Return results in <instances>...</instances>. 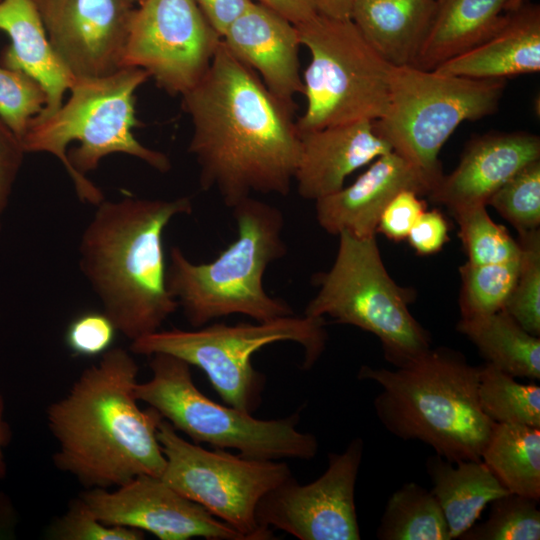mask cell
I'll use <instances>...</instances> for the list:
<instances>
[{"label":"cell","mask_w":540,"mask_h":540,"mask_svg":"<svg viewBox=\"0 0 540 540\" xmlns=\"http://www.w3.org/2000/svg\"><path fill=\"white\" fill-rule=\"evenodd\" d=\"M376 536L380 540H451L436 498L415 482L405 483L390 496Z\"/></svg>","instance_id":"28"},{"label":"cell","mask_w":540,"mask_h":540,"mask_svg":"<svg viewBox=\"0 0 540 540\" xmlns=\"http://www.w3.org/2000/svg\"><path fill=\"white\" fill-rule=\"evenodd\" d=\"M207 21L222 37L229 25L237 19L254 0H194Z\"/></svg>","instance_id":"41"},{"label":"cell","mask_w":540,"mask_h":540,"mask_svg":"<svg viewBox=\"0 0 540 540\" xmlns=\"http://www.w3.org/2000/svg\"><path fill=\"white\" fill-rule=\"evenodd\" d=\"M4 399L0 394V479L6 474V464L4 461V448L7 446L11 439V430L8 423L4 420ZM11 518L10 507L7 505L2 497H0V527L9 522Z\"/></svg>","instance_id":"43"},{"label":"cell","mask_w":540,"mask_h":540,"mask_svg":"<svg viewBox=\"0 0 540 540\" xmlns=\"http://www.w3.org/2000/svg\"><path fill=\"white\" fill-rule=\"evenodd\" d=\"M227 49L252 69L280 100L295 108L303 93L297 26L269 7L253 1L221 37Z\"/></svg>","instance_id":"18"},{"label":"cell","mask_w":540,"mask_h":540,"mask_svg":"<svg viewBox=\"0 0 540 540\" xmlns=\"http://www.w3.org/2000/svg\"><path fill=\"white\" fill-rule=\"evenodd\" d=\"M117 332L113 321L104 312L87 311L69 323L65 343L75 356H98L111 348Z\"/></svg>","instance_id":"37"},{"label":"cell","mask_w":540,"mask_h":540,"mask_svg":"<svg viewBox=\"0 0 540 540\" xmlns=\"http://www.w3.org/2000/svg\"><path fill=\"white\" fill-rule=\"evenodd\" d=\"M181 97L202 190L216 191L230 208L253 193L288 195L300 153L295 108L222 41L205 75Z\"/></svg>","instance_id":"1"},{"label":"cell","mask_w":540,"mask_h":540,"mask_svg":"<svg viewBox=\"0 0 540 540\" xmlns=\"http://www.w3.org/2000/svg\"><path fill=\"white\" fill-rule=\"evenodd\" d=\"M149 357L152 376L135 384V398L154 408L193 443L234 449L244 457L260 460L315 457L318 441L313 434L297 429L298 413L281 419H257L205 396L195 386L191 366L184 360L166 353Z\"/></svg>","instance_id":"8"},{"label":"cell","mask_w":540,"mask_h":540,"mask_svg":"<svg viewBox=\"0 0 540 540\" xmlns=\"http://www.w3.org/2000/svg\"><path fill=\"white\" fill-rule=\"evenodd\" d=\"M479 370L460 352L439 347L394 370L362 366L358 378L381 387L374 410L389 433L455 463L481 460L495 425L480 408Z\"/></svg>","instance_id":"4"},{"label":"cell","mask_w":540,"mask_h":540,"mask_svg":"<svg viewBox=\"0 0 540 540\" xmlns=\"http://www.w3.org/2000/svg\"><path fill=\"white\" fill-rule=\"evenodd\" d=\"M149 78L136 67H123L103 77H74L68 101L50 116L30 122L21 140L25 152L54 155L69 175L78 199L93 206L105 198L86 174L110 154H127L161 173L168 172V156L144 146L133 135L140 125L135 92Z\"/></svg>","instance_id":"6"},{"label":"cell","mask_w":540,"mask_h":540,"mask_svg":"<svg viewBox=\"0 0 540 540\" xmlns=\"http://www.w3.org/2000/svg\"><path fill=\"white\" fill-rule=\"evenodd\" d=\"M319 13L324 15L346 19L351 16L353 0H315Z\"/></svg>","instance_id":"44"},{"label":"cell","mask_w":540,"mask_h":540,"mask_svg":"<svg viewBox=\"0 0 540 540\" xmlns=\"http://www.w3.org/2000/svg\"><path fill=\"white\" fill-rule=\"evenodd\" d=\"M324 326V317L293 314L256 323H215L192 330L160 329L132 341L130 352L178 357L200 368L226 404L252 413L261 401L264 385L263 375L252 365V355L264 346L291 341L303 348V368L309 369L325 349Z\"/></svg>","instance_id":"7"},{"label":"cell","mask_w":540,"mask_h":540,"mask_svg":"<svg viewBox=\"0 0 540 540\" xmlns=\"http://www.w3.org/2000/svg\"><path fill=\"white\" fill-rule=\"evenodd\" d=\"M50 44L76 78L123 68L133 0H32Z\"/></svg>","instance_id":"16"},{"label":"cell","mask_w":540,"mask_h":540,"mask_svg":"<svg viewBox=\"0 0 540 540\" xmlns=\"http://www.w3.org/2000/svg\"><path fill=\"white\" fill-rule=\"evenodd\" d=\"M192 211L189 196L104 199L82 232L80 271L131 342L160 330L178 310L166 286L162 237L175 217Z\"/></svg>","instance_id":"3"},{"label":"cell","mask_w":540,"mask_h":540,"mask_svg":"<svg viewBox=\"0 0 540 540\" xmlns=\"http://www.w3.org/2000/svg\"><path fill=\"white\" fill-rule=\"evenodd\" d=\"M508 2L436 0L430 30L413 66L434 70L487 40L507 22L510 16Z\"/></svg>","instance_id":"24"},{"label":"cell","mask_w":540,"mask_h":540,"mask_svg":"<svg viewBox=\"0 0 540 540\" xmlns=\"http://www.w3.org/2000/svg\"><path fill=\"white\" fill-rule=\"evenodd\" d=\"M157 438L166 460L161 478L168 485L246 540L274 538L271 529L257 522L256 508L264 495L292 477L286 463L207 450L183 439L164 419Z\"/></svg>","instance_id":"12"},{"label":"cell","mask_w":540,"mask_h":540,"mask_svg":"<svg viewBox=\"0 0 540 540\" xmlns=\"http://www.w3.org/2000/svg\"><path fill=\"white\" fill-rule=\"evenodd\" d=\"M296 26L310 54L302 76L306 108L296 121L299 133L381 119L389 106L392 65L353 21L317 13Z\"/></svg>","instance_id":"9"},{"label":"cell","mask_w":540,"mask_h":540,"mask_svg":"<svg viewBox=\"0 0 540 540\" xmlns=\"http://www.w3.org/2000/svg\"><path fill=\"white\" fill-rule=\"evenodd\" d=\"M540 160V138L528 132L487 133L472 139L458 166L429 194L451 213L487 205L490 197L529 163Z\"/></svg>","instance_id":"19"},{"label":"cell","mask_w":540,"mask_h":540,"mask_svg":"<svg viewBox=\"0 0 540 540\" xmlns=\"http://www.w3.org/2000/svg\"><path fill=\"white\" fill-rule=\"evenodd\" d=\"M335 261L329 271L315 278L319 290L304 315H328L377 336L385 358L400 367L430 349L428 332L412 316L409 289L388 274L375 237L339 235Z\"/></svg>","instance_id":"11"},{"label":"cell","mask_w":540,"mask_h":540,"mask_svg":"<svg viewBox=\"0 0 540 540\" xmlns=\"http://www.w3.org/2000/svg\"><path fill=\"white\" fill-rule=\"evenodd\" d=\"M457 331L478 349L486 363L513 377L540 379V339L523 329L505 310L461 318Z\"/></svg>","instance_id":"26"},{"label":"cell","mask_w":540,"mask_h":540,"mask_svg":"<svg viewBox=\"0 0 540 540\" xmlns=\"http://www.w3.org/2000/svg\"><path fill=\"white\" fill-rule=\"evenodd\" d=\"M362 455L363 441L355 438L343 452L329 454L315 481L300 485L292 476L262 497L257 522L300 540H359L354 491Z\"/></svg>","instance_id":"14"},{"label":"cell","mask_w":540,"mask_h":540,"mask_svg":"<svg viewBox=\"0 0 540 540\" xmlns=\"http://www.w3.org/2000/svg\"><path fill=\"white\" fill-rule=\"evenodd\" d=\"M539 501L507 493L491 502L486 521L472 525L460 540H539Z\"/></svg>","instance_id":"32"},{"label":"cell","mask_w":540,"mask_h":540,"mask_svg":"<svg viewBox=\"0 0 540 540\" xmlns=\"http://www.w3.org/2000/svg\"><path fill=\"white\" fill-rule=\"evenodd\" d=\"M373 123L362 120L299 133L294 181L300 197L316 201L333 194L354 171L392 151Z\"/></svg>","instance_id":"20"},{"label":"cell","mask_w":540,"mask_h":540,"mask_svg":"<svg viewBox=\"0 0 540 540\" xmlns=\"http://www.w3.org/2000/svg\"><path fill=\"white\" fill-rule=\"evenodd\" d=\"M436 0H353L350 19L392 66H413L430 30Z\"/></svg>","instance_id":"23"},{"label":"cell","mask_w":540,"mask_h":540,"mask_svg":"<svg viewBox=\"0 0 540 540\" xmlns=\"http://www.w3.org/2000/svg\"><path fill=\"white\" fill-rule=\"evenodd\" d=\"M298 25L319 13L315 0H254Z\"/></svg>","instance_id":"42"},{"label":"cell","mask_w":540,"mask_h":540,"mask_svg":"<svg viewBox=\"0 0 540 540\" xmlns=\"http://www.w3.org/2000/svg\"><path fill=\"white\" fill-rule=\"evenodd\" d=\"M426 470L451 539L475 524L487 504L509 493L482 460L452 463L435 454L427 459Z\"/></svg>","instance_id":"25"},{"label":"cell","mask_w":540,"mask_h":540,"mask_svg":"<svg viewBox=\"0 0 540 540\" xmlns=\"http://www.w3.org/2000/svg\"><path fill=\"white\" fill-rule=\"evenodd\" d=\"M440 73L473 79H506L540 70V7L524 4L481 44L443 62Z\"/></svg>","instance_id":"21"},{"label":"cell","mask_w":540,"mask_h":540,"mask_svg":"<svg viewBox=\"0 0 540 540\" xmlns=\"http://www.w3.org/2000/svg\"><path fill=\"white\" fill-rule=\"evenodd\" d=\"M481 460L512 494L540 500V428L495 423Z\"/></svg>","instance_id":"27"},{"label":"cell","mask_w":540,"mask_h":540,"mask_svg":"<svg viewBox=\"0 0 540 540\" xmlns=\"http://www.w3.org/2000/svg\"><path fill=\"white\" fill-rule=\"evenodd\" d=\"M47 103V93L32 76L0 65V118L20 139Z\"/></svg>","instance_id":"35"},{"label":"cell","mask_w":540,"mask_h":540,"mask_svg":"<svg viewBox=\"0 0 540 540\" xmlns=\"http://www.w3.org/2000/svg\"><path fill=\"white\" fill-rule=\"evenodd\" d=\"M138 371L129 351L110 348L47 408L58 445L54 465L86 488L108 489L164 471L157 438L163 418L152 407H139L133 393Z\"/></svg>","instance_id":"2"},{"label":"cell","mask_w":540,"mask_h":540,"mask_svg":"<svg viewBox=\"0 0 540 540\" xmlns=\"http://www.w3.org/2000/svg\"><path fill=\"white\" fill-rule=\"evenodd\" d=\"M79 497L100 522L147 531L160 540H246L158 476L139 475L115 490L87 488Z\"/></svg>","instance_id":"15"},{"label":"cell","mask_w":540,"mask_h":540,"mask_svg":"<svg viewBox=\"0 0 540 540\" xmlns=\"http://www.w3.org/2000/svg\"><path fill=\"white\" fill-rule=\"evenodd\" d=\"M524 0H509L507 11L509 14L516 12L519 10L524 4Z\"/></svg>","instance_id":"45"},{"label":"cell","mask_w":540,"mask_h":540,"mask_svg":"<svg viewBox=\"0 0 540 540\" xmlns=\"http://www.w3.org/2000/svg\"><path fill=\"white\" fill-rule=\"evenodd\" d=\"M452 215L458 223L459 237L469 263L482 265L519 260L517 239L491 219L486 205L457 210Z\"/></svg>","instance_id":"31"},{"label":"cell","mask_w":540,"mask_h":540,"mask_svg":"<svg viewBox=\"0 0 540 540\" xmlns=\"http://www.w3.org/2000/svg\"><path fill=\"white\" fill-rule=\"evenodd\" d=\"M520 258V257H519ZM519 260L498 264H472L459 268L461 318H474L502 310L515 285Z\"/></svg>","instance_id":"30"},{"label":"cell","mask_w":540,"mask_h":540,"mask_svg":"<svg viewBox=\"0 0 540 540\" xmlns=\"http://www.w3.org/2000/svg\"><path fill=\"white\" fill-rule=\"evenodd\" d=\"M505 86L506 79H473L392 66L389 106L374 121V131L435 188L444 175L438 155L445 142L462 122L493 114Z\"/></svg>","instance_id":"10"},{"label":"cell","mask_w":540,"mask_h":540,"mask_svg":"<svg viewBox=\"0 0 540 540\" xmlns=\"http://www.w3.org/2000/svg\"><path fill=\"white\" fill-rule=\"evenodd\" d=\"M449 226L437 209L425 210L411 228L407 240L419 255L438 253L449 240Z\"/></svg>","instance_id":"40"},{"label":"cell","mask_w":540,"mask_h":540,"mask_svg":"<svg viewBox=\"0 0 540 540\" xmlns=\"http://www.w3.org/2000/svg\"><path fill=\"white\" fill-rule=\"evenodd\" d=\"M491 205L518 232L540 224V160L523 167L489 199Z\"/></svg>","instance_id":"34"},{"label":"cell","mask_w":540,"mask_h":540,"mask_svg":"<svg viewBox=\"0 0 540 540\" xmlns=\"http://www.w3.org/2000/svg\"><path fill=\"white\" fill-rule=\"evenodd\" d=\"M231 209L237 236L214 260L194 263L178 246L169 251L166 286L193 328L232 314L255 322L294 314L263 284L268 266L287 254L282 211L252 196Z\"/></svg>","instance_id":"5"},{"label":"cell","mask_w":540,"mask_h":540,"mask_svg":"<svg viewBox=\"0 0 540 540\" xmlns=\"http://www.w3.org/2000/svg\"><path fill=\"white\" fill-rule=\"evenodd\" d=\"M478 400L482 412L494 423L540 428V387L520 383L489 363L480 366Z\"/></svg>","instance_id":"29"},{"label":"cell","mask_w":540,"mask_h":540,"mask_svg":"<svg viewBox=\"0 0 540 540\" xmlns=\"http://www.w3.org/2000/svg\"><path fill=\"white\" fill-rule=\"evenodd\" d=\"M134 2L141 3L144 0H133Z\"/></svg>","instance_id":"46"},{"label":"cell","mask_w":540,"mask_h":540,"mask_svg":"<svg viewBox=\"0 0 540 540\" xmlns=\"http://www.w3.org/2000/svg\"><path fill=\"white\" fill-rule=\"evenodd\" d=\"M519 269L505 310L523 329L540 335V231L518 232Z\"/></svg>","instance_id":"33"},{"label":"cell","mask_w":540,"mask_h":540,"mask_svg":"<svg viewBox=\"0 0 540 540\" xmlns=\"http://www.w3.org/2000/svg\"><path fill=\"white\" fill-rule=\"evenodd\" d=\"M221 41L194 0H144L131 17L123 67L143 69L182 96L205 75Z\"/></svg>","instance_id":"13"},{"label":"cell","mask_w":540,"mask_h":540,"mask_svg":"<svg viewBox=\"0 0 540 540\" xmlns=\"http://www.w3.org/2000/svg\"><path fill=\"white\" fill-rule=\"evenodd\" d=\"M426 202L412 190L398 193L383 210L377 232L382 233L392 241H402L407 238L411 228L426 210Z\"/></svg>","instance_id":"38"},{"label":"cell","mask_w":540,"mask_h":540,"mask_svg":"<svg viewBox=\"0 0 540 540\" xmlns=\"http://www.w3.org/2000/svg\"><path fill=\"white\" fill-rule=\"evenodd\" d=\"M431 180L394 151L373 161L351 185L315 201L318 224L328 233L347 232L358 238L375 237L380 216L401 191L429 195Z\"/></svg>","instance_id":"17"},{"label":"cell","mask_w":540,"mask_h":540,"mask_svg":"<svg viewBox=\"0 0 540 540\" xmlns=\"http://www.w3.org/2000/svg\"><path fill=\"white\" fill-rule=\"evenodd\" d=\"M47 535L54 540H142L141 530L107 525L100 522L78 496L67 511L49 527Z\"/></svg>","instance_id":"36"},{"label":"cell","mask_w":540,"mask_h":540,"mask_svg":"<svg viewBox=\"0 0 540 540\" xmlns=\"http://www.w3.org/2000/svg\"><path fill=\"white\" fill-rule=\"evenodd\" d=\"M0 30L9 45L2 52L1 65L27 73L47 93L44 119L63 104V96L74 79L55 54L32 0H0Z\"/></svg>","instance_id":"22"},{"label":"cell","mask_w":540,"mask_h":540,"mask_svg":"<svg viewBox=\"0 0 540 540\" xmlns=\"http://www.w3.org/2000/svg\"><path fill=\"white\" fill-rule=\"evenodd\" d=\"M26 154L20 139L0 118V232L14 184Z\"/></svg>","instance_id":"39"}]
</instances>
